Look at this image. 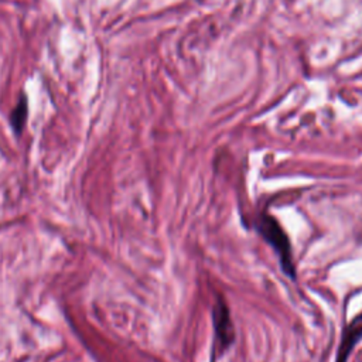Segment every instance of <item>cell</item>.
<instances>
[{"label":"cell","instance_id":"obj_1","mask_svg":"<svg viewBox=\"0 0 362 362\" xmlns=\"http://www.w3.org/2000/svg\"><path fill=\"white\" fill-rule=\"evenodd\" d=\"M256 228H257L259 233L276 250L283 272L293 279L296 272H294V263H293V257H291L290 242H288L287 235L279 225V222L270 215H262L256 222Z\"/></svg>","mask_w":362,"mask_h":362},{"label":"cell","instance_id":"obj_2","mask_svg":"<svg viewBox=\"0 0 362 362\" xmlns=\"http://www.w3.org/2000/svg\"><path fill=\"white\" fill-rule=\"evenodd\" d=\"M214 327L218 344L222 348L229 346V344L233 341V325L230 324L228 308L222 301H218L216 307L214 308Z\"/></svg>","mask_w":362,"mask_h":362},{"label":"cell","instance_id":"obj_3","mask_svg":"<svg viewBox=\"0 0 362 362\" xmlns=\"http://www.w3.org/2000/svg\"><path fill=\"white\" fill-rule=\"evenodd\" d=\"M362 338V314L354 318L344 329V335L337 352V362H346L354 345Z\"/></svg>","mask_w":362,"mask_h":362}]
</instances>
